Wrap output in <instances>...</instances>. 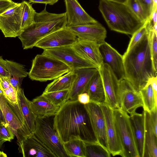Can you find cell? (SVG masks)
I'll use <instances>...</instances> for the list:
<instances>
[{
  "mask_svg": "<svg viewBox=\"0 0 157 157\" xmlns=\"http://www.w3.org/2000/svg\"><path fill=\"white\" fill-rule=\"evenodd\" d=\"M53 118V127L62 143L74 139L98 142L84 105L69 100Z\"/></svg>",
  "mask_w": 157,
  "mask_h": 157,
  "instance_id": "cell-1",
  "label": "cell"
},
{
  "mask_svg": "<svg viewBox=\"0 0 157 157\" xmlns=\"http://www.w3.org/2000/svg\"><path fill=\"white\" fill-rule=\"evenodd\" d=\"M123 57L124 78L139 91L150 78L157 76L151 54L149 28L148 32L132 47L126 51Z\"/></svg>",
  "mask_w": 157,
  "mask_h": 157,
  "instance_id": "cell-2",
  "label": "cell"
},
{
  "mask_svg": "<svg viewBox=\"0 0 157 157\" xmlns=\"http://www.w3.org/2000/svg\"><path fill=\"white\" fill-rule=\"evenodd\" d=\"M98 9L109 28L117 32L132 35L145 23L125 3L100 0Z\"/></svg>",
  "mask_w": 157,
  "mask_h": 157,
  "instance_id": "cell-3",
  "label": "cell"
},
{
  "mask_svg": "<svg viewBox=\"0 0 157 157\" xmlns=\"http://www.w3.org/2000/svg\"><path fill=\"white\" fill-rule=\"evenodd\" d=\"M34 20V24L18 36L24 49L32 48L40 40L47 35L66 26L65 12L50 13L46 10V7L40 12H36Z\"/></svg>",
  "mask_w": 157,
  "mask_h": 157,
  "instance_id": "cell-4",
  "label": "cell"
},
{
  "mask_svg": "<svg viewBox=\"0 0 157 157\" xmlns=\"http://www.w3.org/2000/svg\"><path fill=\"white\" fill-rule=\"evenodd\" d=\"M72 70L61 61L42 54L33 59L28 75L32 80L43 82L54 80Z\"/></svg>",
  "mask_w": 157,
  "mask_h": 157,
  "instance_id": "cell-5",
  "label": "cell"
},
{
  "mask_svg": "<svg viewBox=\"0 0 157 157\" xmlns=\"http://www.w3.org/2000/svg\"><path fill=\"white\" fill-rule=\"evenodd\" d=\"M113 118L122 148L121 156L139 157L129 115L120 108L113 109Z\"/></svg>",
  "mask_w": 157,
  "mask_h": 157,
  "instance_id": "cell-6",
  "label": "cell"
},
{
  "mask_svg": "<svg viewBox=\"0 0 157 157\" xmlns=\"http://www.w3.org/2000/svg\"><path fill=\"white\" fill-rule=\"evenodd\" d=\"M36 117L35 136L53 153L55 157H68L59 134L53 127V118Z\"/></svg>",
  "mask_w": 157,
  "mask_h": 157,
  "instance_id": "cell-7",
  "label": "cell"
},
{
  "mask_svg": "<svg viewBox=\"0 0 157 157\" xmlns=\"http://www.w3.org/2000/svg\"><path fill=\"white\" fill-rule=\"evenodd\" d=\"M22 3L15 2L0 10V29L6 37H16L21 33Z\"/></svg>",
  "mask_w": 157,
  "mask_h": 157,
  "instance_id": "cell-8",
  "label": "cell"
},
{
  "mask_svg": "<svg viewBox=\"0 0 157 157\" xmlns=\"http://www.w3.org/2000/svg\"><path fill=\"white\" fill-rule=\"evenodd\" d=\"M43 50L42 54L52 56L61 61L70 67L73 70L88 68H98L95 65L79 56L71 46Z\"/></svg>",
  "mask_w": 157,
  "mask_h": 157,
  "instance_id": "cell-9",
  "label": "cell"
},
{
  "mask_svg": "<svg viewBox=\"0 0 157 157\" xmlns=\"http://www.w3.org/2000/svg\"><path fill=\"white\" fill-rule=\"evenodd\" d=\"M98 70L103 85L105 103L113 109L120 108L119 100V80L108 64L103 63Z\"/></svg>",
  "mask_w": 157,
  "mask_h": 157,
  "instance_id": "cell-10",
  "label": "cell"
},
{
  "mask_svg": "<svg viewBox=\"0 0 157 157\" xmlns=\"http://www.w3.org/2000/svg\"><path fill=\"white\" fill-rule=\"evenodd\" d=\"M119 100L120 108L130 115L136 113L137 108L143 106L140 92L125 78L119 80Z\"/></svg>",
  "mask_w": 157,
  "mask_h": 157,
  "instance_id": "cell-11",
  "label": "cell"
},
{
  "mask_svg": "<svg viewBox=\"0 0 157 157\" xmlns=\"http://www.w3.org/2000/svg\"><path fill=\"white\" fill-rule=\"evenodd\" d=\"M84 105L98 142L108 150L105 123L100 104L90 101Z\"/></svg>",
  "mask_w": 157,
  "mask_h": 157,
  "instance_id": "cell-12",
  "label": "cell"
},
{
  "mask_svg": "<svg viewBox=\"0 0 157 157\" xmlns=\"http://www.w3.org/2000/svg\"><path fill=\"white\" fill-rule=\"evenodd\" d=\"M77 37L66 26L47 35L40 40L35 47L43 49L67 46H71Z\"/></svg>",
  "mask_w": 157,
  "mask_h": 157,
  "instance_id": "cell-13",
  "label": "cell"
},
{
  "mask_svg": "<svg viewBox=\"0 0 157 157\" xmlns=\"http://www.w3.org/2000/svg\"><path fill=\"white\" fill-rule=\"evenodd\" d=\"M100 105L105 120L108 150L113 156H121L122 148L114 123L113 109L105 103Z\"/></svg>",
  "mask_w": 157,
  "mask_h": 157,
  "instance_id": "cell-14",
  "label": "cell"
},
{
  "mask_svg": "<svg viewBox=\"0 0 157 157\" xmlns=\"http://www.w3.org/2000/svg\"><path fill=\"white\" fill-rule=\"evenodd\" d=\"M67 17L66 27L96 23L82 7L78 0H64Z\"/></svg>",
  "mask_w": 157,
  "mask_h": 157,
  "instance_id": "cell-15",
  "label": "cell"
},
{
  "mask_svg": "<svg viewBox=\"0 0 157 157\" xmlns=\"http://www.w3.org/2000/svg\"><path fill=\"white\" fill-rule=\"evenodd\" d=\"M0 109L5 122L17 137L18 145L20 144L29 136L24 130L17 115L2 93L0 96Z\"/></svg>",
  "mask_w": 157,
  "mask_h": 157,
  "instance_id": "cell-16",
  "label": "cell"
},
{
  "mask_svg": "<svg viewBox=\"0 0 157 157\" xmlns=\"http://www.w3.org/2000/svg\"><path fill=\"white\" fill-rule=\"evenodd\" d=\"M100 45L94 41L77 38L76 42L71 46L79 56L95 65L98 68L103 64L99 49Z\"/></svg>",
  "mask_w": 157,
  "mask_h": 157,
  "instance_id": "cell-17",
  "label": "cell"
},
{
  "mask_svg": "<svg viewBox=\"0 0 157 157\" xmlns=\"http://www.w3.org/2000/svg\"><path fill=\"white\" fill-rule=\"evenodd\" d=\"M67 27L78 39L94 41L99 44L105 41L106 30L98 22L94 24Z\"/></svg>",
  "mask_w": 157,
  "mask_h": 157,
  "instance_id": "cell-18",
  "label": "cell"
},
{
  "mask_svg": "<svg viewBox=\"0 0 157 157\" xmlns=\"http://www.w3.org/2000/svg\"><path fill=\"white\" fill-rule=\"evenodd\" d=\"M99 49L103 63L110 66L119 80L124 78L123 56L105 41L100 44Z\"/></svg>",
  "mask_w": 157,
  "mask_h": 157,
  "instance_id": "cell-19",
  "label": "cell"
},
{
  "mask_svg": "<svg viewBox=\"0 0 157 157\" xmlns=\"http://www.w3.org/2000/svg\"><path fill=\"white\" fill-rule=\"evenodd\" d=\"M24 157H55L53 153L33 134L18 145Z\"/></svg>",
  "mask_w": 157,
  "mask_h": 157,
  "instance_id": "cell-20",
  "label": "cell"
},
{
  "mask_svg": "<svg viewBox=\"0 0 157 157\" xmlns=\"http://www.w3.org/2000/svg\"><path fill=\"white\" fill-rule=\"evenodd\" d=\"M77 77L71 90L69 100H77L78 95L86 92L89 83L92 78L97 72V68H84L74 70Z\"/></svg>",
  "mask_w": 157,
  "mask_h": 157,
  "instance_id": "cell-21",
  "label": "cell"
},
{
  "mask_svg": "<svg viewBox=\"0 0 157 157\" xmlns=\"http://www.w3.org/2000/svg\"><path fill=\"white\" fill-rule=\"evenodd\" d=\"M130 120L139 157H144L145 134L144 117L142 113L130 115Z\"/></svg>",
  "mask_w": 157,
  "mask_h": 157,
  "instance_id": "cell-22",
  "label": "cell"
},
{
  "mask_svg": "<svg viewBox=\"0 0 157 157\" xmlns=\"http://www.w3.org/2000/svg\"><path fill=\"white\" fill-rule=\"evenodd\" d=\"M143 112L145 127L144 157H157V136L155 133L151 125L149 113Z\"/></svg>",
  "mask_w": 157,
  "mask_h": 157,
  "instance_id": "cell-23",
  "label": "cell"
},
{
  "mask_svg": "<svg viewBox=\"0 0 157 157\" xmlns=\"http://www.w3.org/2000/svg\"><path fill=\"white\" fill-rule=\"evenodd\" d=\"M30 104L36 117L41 118L54 116L60 107L54 105L42 94L30 101Z\"/></svg>",
  "mask_w": 157,
  "mask_h": 157,
  "instance_id": "cell-24",
  "label": "cell"
},
{
  "mask_svg": "<svg viewBox=\"0 0 157 157\" xmlns=\"http://www.w3.org/2000/svg\"><path fill=\"white\" fill-rule=\"evenodd\" d=\"M17 103L21 110L25 124L32 134L35 130L36 117L34 113L30 104V101L25 96L21 87L17 91Z\"/></svg>",
  "mask_w": 157,
  "mask_h": 157,
  "instance_id": "cell-25",
  "label": "cell"
},
{
  "mask_svg": "<svg viewBox=\"0 0 157 157\" xmlns=\"http://www.w3.org/2000/svg\"><path fill=\"white\" fill-rule=\"evenodd\" d=\"M6 60V68L10 84L17 91L21 88L22 80L27 76L28 72L24 65L11 60Z\"/></svg>",
  "mask_w": 157,
  "mask_h": 157,
  "instance_id": "cell-26",
  "label": "cell"
},
{
  "mask_svg": "<svg viewBox=\"0 0 157 157\" xmlns=\"http://www.w3.org/2000/svg\"><path fill=\"white\" fill-rule=\"evenodd\" d=\"M86 92L90 97V101L100 104L105 103V91L101 76L99 71L91 79Z\"/></svg>",
  "mask_w": 157,
  "mask_h": 157,
  "instance_id": "cell-27",
  "label": "cell"
},
{
  "mask_svg": "<svg viewBox=\"0 0 157 157\" xmlns=\"http://www.w3.org/2000/svg\"><path fill=\"white\" fill-rule=\"evenodd\" d=\"M76 77V73L74 70H72L54 79L47 85L44 92L71 90Z\"/></svg>",
  "mask_w": 157,
  "mask_h": 157,
  "instance_id": "cell-28",
  "label": "cell"
},
{
  "mask_svg": "<svg viewBox=\"0 0 157 157\" xmlns=\"http://www.w3.org/2000/svg\"><path fill=\"white\" fill-rule=\"evenodd\" d=\"M68 157H86L85 142L80 139L71 140L63 143Z\"/></svg>",
  "mask_w": 157,
  "mask_h": 157,
  "instance_id": "cell-29",
  "label": "cell"
},
{
  "mask_svg": "<svg viewBox=\"0 0 157 157\" xmlns=\"http://www.w3.org/2000/svg\"><path fill=\"white\" fill-rule=\"evenodd\" d=\"M139 92L141 94L144 111L149 113L157 108V101L155 99L151 84L147 82Z\"/></svg>",
  "mask_w": 157,
  "mask_h": 157,
  "instance_id": "cell-30",
  "label": "cell"
},
{
  "mask_svg": "<svg viewBox=\"0 0 157 157\" xmlns=\"http://www.w3.org/2000/svg\"><path fill=\"white\" fill-rule=\"evenodd\" d=\"M86 157H110L109 151L98 142H85Z\"/></svg>",
  "mask_w": 157,
  "mask_h": 157,
  "instance_id": "cell-31",
  "label": "cell"
},
{
  "mask_svg": "<svg viewBox=\"0 0 157 157\" xmlns=\"http://www.w3.org/2000/svg\"><path fill=\"white\" fill-rule=\"evenodd\" d=\"M21 2L23 6L21 25L22 33L34 24V18L36 12L29 2L24 0Z\"/></svg>",
  "mask_w": 157,
  "mask_h": 157,
  "instance_id": "cell-32",
  "label": "cell"
},
{
  "mask_svg": "<svg viewBox=\"0 0 157 157\" xmlns=\"http://www.w3.org/2000/svg\"><path fill=\"white\" fill-rule=\"evenodd\" d=\"M71 90L49 92H44L42 95L55 105L60 107L69 100Z\"/></svg>",
  "mask_w": 157,
  "mask_h": 157,
  "instance_id": "cell-33",
  "label": "cell"
},
{
  "mask_svg": "<svg viewBox=\"0 0 157 157\" xmlns=\"http://www.w3.org/2000/svg\"><path fill=\"white\" fill-rule=\"evenodd\" d=\"M132 12L142 21L145 23L148 17L144 7L138 0H128L126 3Z\"/></svg>",
  "mask_w": 157,
  "mask_h": 157,
  "instance_id": "cell-34",
  "label": "cell"
},
{
  "mask_svg": "<svg viewBox=\"0 0 157 157\" xmlns=\"http://www.w3.org/2000/svg\"><path fill=\"white\" fill-rule=\"evenodd\" d=\"M149 27L150 50L153 66L157 71V34L148 23Z\"/></svg>",
  "mask_w": 157,
  "mask_h": 157,
  "instance_id": "cell-35",
  "label": "cell"
},
{
  "mask_svg": "<svg viewBox=\"0 0 157 157\" xmlns=\"http://www.w3.org/2000/svg\"><path fill=\"white\" fill-rule=\"evenodd\" d=\"M147 21L142 27L132 35L126 50H128L132 47L148 32V27L147 24Z\"/></svg>",
  "mask_w": 157,
  "mask_h": 157,
  "instance_id": "cell-36",
  "label": "cell"
},
{
  "mask_svg": "<svg viewBox=\"0 0 157 157\" xmlns=\"http://www.w3.org/2000/svg\"><path fill=\"white\" fill-rule=\"evenodd\" d=\"M14 136V133L7 123L3 122L0 124V139L6 141H11Z\"/></svg>",
  "mask_w": 157,
  "mask_h": 157,
  "instance_id": "cell-37",
  "label": "cell"
},
{
  "mask_svg": "<svg viewBox=\"0 0 157 157\" xmlns=\"http://www.w3.org/2000/svg\"><path fill=\"white\" fill-rule=\"evenodd\" d=\"M144 7L149 17L155 5L153 0H138Z\"/></svg>",
  "mask_w": 157,
  "mask_h": 157,
  "instance_id": "cell-38",
  "label": "cell"
},
{
  "mask_svg": "<svg viewBox=\"0 0 157 157\" xmlns=\"http://www.w3.org/2000/svg\"><path fill=\"white\" fill-rule=\"evenodd\" d=\"M149 113L151 125L155 133L157 136V108Z\"/></svg>",
  "mask_w": 157,
  "mask_h": 157,
  "instance_id": "cell-39",
  "label": "cell"
},
{
  "mask_svg": "<svg viewBox=\"0 0 157 157\" xmlns=\"http://www.w3.org/2000/svg\"><path fill=\"white\" fill-rule=\"evenodd\" d=\"M10 85L8 76H3L0 75V88L2 91L9 87Z\"/></svg>",
  "mask_w": 157,
  "mask_h": 157,
  "instance_id": "cell-40",
  "label": "cell"
},
{
  "mask_svg": "<svg viewBox=\"0 0 157 157\" xmlns=\"http://www.w3.org/2000/svg\"><path fill=\"white\" fill-rule=\"evenodd\" d=\"M77 100L79 103L84 105L88 104L90 101V97L86 92L79 94L77 96Z\"/></svg>",
  "mask_w": 157,
  "mask_h": 157,
  "instance_id": "cell-41",
  "label": "cell"
},
{
  "mask_svg": "<svg viewBox=\"0 0 157 157\" xmlns=\"http://www.w3.org/2000/svg\"><path fill=\"white\" fill-rule=\"evenodd\" d=\"M147 82L151 84L155 100L157 101V76L150 78Z\"/></svg>",
  "mask_w": 157,
  "mask_h": 157,
  "instance_id": "cell-42",
  "label": "cell"
},
{
  "mask_svg": "<svg viewBox=\"0 0 157 157\" xmlns=\"http://www.w3.org/2000/svg\"><path fill=\"white\" fill-rule=\"evenodd\" d=\"M6 60H4L2 56H0V75L3 76H8V73L6 68Z\"/></svg>",
  "mask_w": 157,
  "mask_h": 157,
  "instance_id": "cell-43",
  "label": "cell"
},
{
  "mask_svg": "<svg viewBox=\"0 0 157 157\" xmlns=\"http://www.w3.org/2000/svg\"><path fill=\"white\" fill-rule=\"evenodd\" d=\"M30 3H42L46 5L49 4L52 5L56 3L59 0H29Z\"/></svg>",
  "mask_w": 157,
  "mask_h": 157,
  "instance_id": "cell-44",
  "label": "cell"
},
{
  "mask_svg": "<svg viewBox=\"0 0 157 157\" xmlns=\"http://www.w3.org/2000/svg\"><path fill=\"white\" fill-rule=\"evenodd\" d=\"M15 2L12 0H0V10L6 8Z\"/></svg>",
  "mask_w": 157,
  "mask_h": 157,
  "instance_id": "cell-45",
  "label": "cell"
},
{
  "mask_svg": "<svg viewBox=\"0 0 157 157\" xmlns=\"http://www.w3.org/2000/svg\"><path fill=\"white\" fill-rule=\"evenodd\" d=\"M3 122H5L2 113L0 109V124Z\"/></svg>",
  "mask_w": 157,
  "mask_h": 157,
  "instance_id": "cell-46",
  "label": "cell"
},
{
  "mask_svg": "<svg viewBox=\"0 0 157 157\" xmlns=\"http://www.w3.org/2000/svg\"><path fill=\"white\" fill-rule=\"evenodd\" d=\"M108 1H113L117 2L126 3L128 0H107Z\"/></svg>",
  "mask_w": 157,
  "mask_h": 157,
  "instance_id": "cell-47",
  "label": "cell"
},
{
  "mask_svg": "<svg viewBox=\"0 0 157 157\" xmlns=\"http://www.w3.org/2000/svg\"><path fill=\"white\" fill-rule=\"evenodd\" d=\"M6 154L2 151H0V157H6Z\"/></svg>",
  "mask_w": 157,
  "mask_h": 157,
  "instance_id": "cell-48",
  "label": "cell"
},
{
  "mask_svg": "<svg viewBox=\"0 0 157 157\" xmlns=\"http://www.w3.org/2000/svg\"><path fill=\"white\" fill-rule=\"evenodd\" d=\"M5 142H6L5 140L0 139V149L3 143Z\"/></svg>",
  "mask_w": 157,
  "mask_h": 157,
  "instance_id": "cell-49",
  "label": "cell"
},
{
  "mask_svg": "<svg viewBox=\"0 0 157 157\" xmlns=\"http://www.w3.org/2000/svg\"><path fill=\"white\" fill-rule=\"evenodd\" d=\"M2 92L0 88V96L2 94Z\"/></svg>",
  "mask_w": 157,
  "mask_h": 157,
  "instance_id": "cell-50",
  "label": "cell"
}]
</instances>
